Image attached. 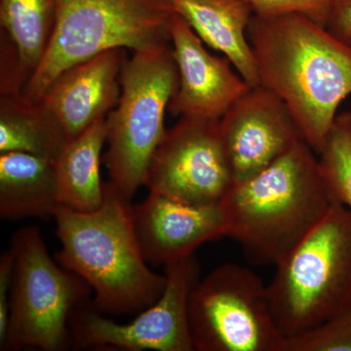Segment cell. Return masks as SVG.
<instances>
[{
	"instance_id": "cell-1",
	"label": "cell",
	"mask_w": 351,
	"mask_h": 351,
	"mask_svg": "<svg viewBox=\"0 0 351 351\" xmlns=\"http://www.w3.org/2000/svg\"><path fill=\"white\" fill-rule=\"evenodd\" d=\"M260 84L286 104L316 154L351 95V45L301 13L254 14L248 31Z\"/></svg>"
},
{
	"instance_id": "cell-2",
	"label": "cell",
	"mask_w": 351,
	"mask_h": 351,
	"mask_svg": "<svg viewBox=\"0 0 351 351\" xmlns=\"http://www.w3.org/2000/svg\"><path fill=\"white\" fill-rule=\"evenodd\" d=\"M306 141L232 184L221 206L228 235L257 265H278L324 219L336 200Z\"/></svg>"
},
{
	"instance_id": "cell-3",
	"label": "cell",
	"mask_w": 351,
	"mask_h": 351,
	"mask_svg": "<svg viewBox=\"0 0 351 351\" xmlns=\"http://www.w3.org/2000/svg\"><path fill=\"white\" fill-rule=\"evenodd\" d=\"M52 217L62 245L55 258L91 287L92 304L99 313L128 315L158 301L165 274L147 267L134 230L130 201L110 182L98 209L80 212L59 205Z\"/></svg>"
},
{
	"instance_id": "cell-4",
	"label": "cell",
	"mask_w": 351,
	"mask_h": 351,
	"mask_svg": "<svg viewBox=\"0 0 351 351\" xmlns=\"http://www.w3.org/2000/svg\"><path fill=\"white\" fill-rule=\"evenodd\" d=\"M270 306L286 339L351 311V212L335 203L276 265Z\"/></svg>"
},
{
	"instance_id": "cell-5",
	"label": "cell",
	"mask_w": 351,
	"mask_h": 351,
	"mask_svg": "<svg viewBox=\"0 0 351 351\" xmlns=\"http://www.w3.org/2000/svg\"><path fill=\"white\" fill-rule=\"evenodd\" d=\"M170 43L124 58L119 103L106 119L108 149L103 161L110 184L128 201L145 186L152 157L167 131L165 113L179 83Z\"/></svg>"
},
{
	"instance_id": "cell-6",
	"label": "cell",
	"mask_w": 351,
	"mask_h": 351,
	"mask_svg": "<svg viewBox=\"0 0 351 351\" xmlns=\"http://www.w3.org/2000/svg\"><path fill=\"white\" fill-rule=\"evenodd\" d=\"M170 0H57L52 36L22 91L38 101L57 76L112 49H145L170 43Z\"/></svg>"
},
{
	"instance_id": "cell-7",
	"label": "cell",
	"mask_w": 351,
	"mask_h": 351,
	"mask_svg": "<svg viewBox=\"0 0 351 351\" xmlns=\"http://www.w3.org/2000/svg\"><path fill=\"white\" fill-rule=\"evenodd\" d=\"M15 272L1 350H68L73 345L71 317L87 304L92 289L48 253L36 226L21 228L11 240Z\"/></svg>"
},
{
	"instance_id": "cell-8",
	"label": "cell",
	"mask_w": 351,
	"mask_h": 351,
	"mask_svg": "<svg viewBox=\"0 0 351 351\" xmlns=\"http://www.w3.org/2000/svg\"><path fill=\"white\" fill-rule=\"evenodd\" d=\"M197 351H286L267 286L248 267L226 263L199 279L189 299Z\"/></svg>"
},
{
	"instance_id": "cell-9",
	"label": "cell",
	"mask_w": 351,
	"mask_h": 351,
	"mask_svg": "<svg viewBox=\"0 0 351 351\" xmlns=\"http://www.w3.org/2000/svg\"><path fill=\"white\" fill-rule=\"evenodd\" d=\"M166 286L158 301L128 324L113 322L92 301L71 317L73 345L140 351H193L189 327V299L200 279L195 255L165 265Z\"/></svg>"
},
{
	"instance_id": "cell-10",
	"label": "cell",
	"mask_w": 351,
	"mask_h": 351,
	"mask_svg": "<svg viewBox=\"0 0 351 351\" xmlns=\"http://www.w3.org/2000/svg\"><path fill=\"white\" fill-rule=\"evenodd\" d=\"M233 184L219 120L181 117L157 147L145 186L184 204L216 206Z\"/></svg>"
},
{
	"instance_id": "cell-11",
	"label": "cell",
	"mask_w": 351,
	"mask_h": 351,
	"mask_svg": "<svg viewBox=\"0 0 351 351\" xmlns=\"http://www.w3.org/2000/svg\"><path fill=\"white\" fill-rule=\"evenodd\" d=\"M219 129L234 182L261 172L304 140L286 104L261 84L228 108Z\"/></svg>"
},
{
	"instance_id": "cell-12",
	"label": "cell",
	"mask_w": 351,
	"mask_h": 351,
	"mask_svg": "<svg viewBox=\"0 0 351 351\" xmlns=\"http://www.w3.org/2000/svg\"><path fill=\"white\" fill-rule=\"evenodd\" d=\"M179 83L170 101L171 113L181 117L219 120L252 87L232 69L226 56H214L181 16L170 24Z\"/></svg>"
},
{
	"instance_id": "cell-13",
	"label": "cell",
	"mask_w": 351,
	"mask_h": 351,
	"mask_svg": "<svg viewBox=\"0 0 351 351\" xmlns=\"http://www.w3.org/2000/svg\"><path fill=\"white\" fill-rule=\"evenodd\" d=\"M132 219L145 262L164 267L191 257L208 241L228 235L219 205L195 206L154 193L132 206Z\"/></svg>"
},
{
	"instance_id": "cell-14",
	"label": "cell",
	"mask_w": 351,
	"mask_h": 351,
	"mask_svg": "<svg viewBox=\"0 0 351 351\" xmlns=\"http://www.w3.org/2000/svg\"><path fill=\"white\" fill-rule=\"evenodd\" d=\"M125 57L124 49L101 52L66 69L41 95L38 101L57 122L66 142L107 119L117 105Z\"/></svg>"
},
{
	"instance_id": "cell-15",
	"label": "cell",
	"mask_w": 351,
	"mask_h": 351,
	"mask_svg": "<svg viewBox=\"0 0 351 351\" xmlns=\"http://www.w3.org/2000/svg\"><path fill=\"white\" fill-rule=\"evenodd\" d=\"M57 0H0V95L22 93L43 59Z\"/></svg>"
},
{
	"instance_id": "cell-16",
	"label": "cell",
	"mask_w": 351,
	"mask_h": 351,
	"mask_svg": "<svg viewBox=\"0 0 351 351\" xmlns=\"http://www.w3.org/2000/svg\"><path fill=\"white\" fill-rule=\"evenodd\" d=\"M207 45L223 53L250 86L260 85L248 31L253 8L246 0H170Z\"/></svg>"
},
{
	"instance_id": "cell-17",
	"label": "cell",
	"mask_w": 351,
	"mask_h": 351,
	"mask_svg": "<svg viewBox=\"0 0 351 351\" xmlns=\"http://www.w3.org/2000/svg\"><path fill=\"white\" fill-rule=\"evenodd\" d=\"M54 160L21 152H0V216H52L59 206Z\"/></svg>"
},
{
	"instance_id": "cell-18",
	"label": "cell",
	"mask_w": 351,
	"mask_h": 351,
	"mask_svg": "<svg viewBox=\"0 0 351 351\" xmlns=\"http://www.w3.org/2000/svg\"><path fill=\"white\" fill-rule=\"evenodd\" d=\"M106 143V119L66 143L54 160L60 205L80 212L94 211L101 206L105 184L101 180L100 164Z\"/></svg>"
},
{
	"instance_id": "cell-19",
	"label": "cell",
	"mask_w": 351,
	"mask_h": 351,
	"mask_svg": "<svg viewBox=\"0 0 351 351\" xmlns=\"http://www.w3.org/2000/svg\"><path fill=\"white\" fill-rule=\"evenodd\" d=\"M66 138L40 101L0 95V152H21L55 160Z\"/></svg>"
},
{
	"instance_id": "cell-20",
	"label": "cell",
	"mask_w": 351,
	"mask_h": 351,
	"mask_svg": "<svg viewBox=\"0 0 351 351\" xmlns=\"http://www.w3.org/2000/svg\"><path fill=\"white\" fill-rule=\"evenodd\" d=\"M317 156L332 197L351 212V110L337 115Z\"/></svg>"
},
{
	"instance_id": "cell-21",
	"label": "cell",
	"mask_w": 351,
	"mask_h": 351,
	"mask_svg": "<svg viewBox=\"0 0 351 351\" xmlns=\"http://www.w3.org/2000/svg\"><path fill=\"white\" fill-rule=\"evenodd\" d=\"M286 351H351V311L288 339Z\"/></svg>"
},
{
	"instance_id": "cell-22",
	"label": "cell",
	"mask_w": 351,
	"mask_h": 351,
	"mask_svg": "<svg viewBox=\"0 0 351 351\" xmlns=\"http://www.w3.org/2000/svg\"><path fill=\"white\" fill-rule=\"evenodd\" d=\"M258 16L301 13L325 25L330 0H246Z\"/></svg>"
},
{
	"instance_id": "cell-23",
	"label": "cell",
	"mask_w": 351,
	"mask_h": 351,
	"mask_svg": "<svg viewBox=\"0 0 351 351\" xmlns=\"http://www.w3.org/2000/svg\"><path fill=\"white\" fill-rule=\"evenodd\" d=\"M15 263V253L10 247L0 258V343L5 338L8 327L9 294L12 292Z\"/></svg>"
},
{
	"instance_id": "cell-24",
	"label": "cell",
	"mask_w": 351,
	"mask_h": 351,
	"mask_svg": "<svg viewBox=\"0 0 351 351\" xmlns=\"http://www.w3.org/2000/svg\"><path fill=\"white\" fill-rule=\"evenodd\" d=\"M325 27L339 40L351 45V0H330Z\"/></svg>"
}]
</instances>
